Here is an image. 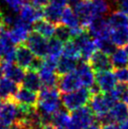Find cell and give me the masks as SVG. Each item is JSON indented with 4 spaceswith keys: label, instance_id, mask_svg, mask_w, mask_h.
<instances>
[{
    "label": "cell",
    "instance_id": "obj_1",
    "mask_svg": "<svg viewBox=\"0 0 128 129\" xmlns=\"http://www.w3.org/2000/svg\"><path fill=\"white\" fill-rule=\"evenodd\" d=\"M61 96L56 88H43L40 90L36 108L41 114L43 124L52 123L53 115L61 108Z\"/></svg>",
    "mask_w": 128,
    "mask_h": 129
},
{
    "label": "cell",
    "instance_id": "obj_2",
    "mask_svg": "<svg viewBox=\"0 0 128 129\" xmlns=\"http://www.w3.org/2000/svg\"><path fill=\"white\" fill-rule=\"evenodd\" d=\"M91 96L92 93L89 89L81 87L74 91L63 93L61 95V102L64 108L69 111H74L87 106L89 103Z\"/></svg>",
    "mask_w": 128,
    "mask_h": 129
},
{
    "label": "cell",
    "instance_id": "obj_3",
    "mask_svg": "<svg viewBox=\"0 0 128 129\" xmlns=\"http://www.w3.org/2000/svg\"><path fill=\"white\" fill-rule=\"evenodd\" d=\"M117 101L110 92H99L92 94L89 100V108L96 117H100L108 113L110 108L116 104Z\"/></svg>",
    "mask_w": 128,
    "mask_h": 129
},
{
    "label": "cell",
    "instance_id": "obj_4",
    "mask_svg": "<svg viewBox=\"0 0 128 129\" xmlns=\"http://www.w3.org/2000/svg\"><path fill=\"white\" fill-rule=\"evenodd\" d=\"M94 116L89 107H82L72 111L69 129H85L94 122Z\"/></svg>",
    "mask_w": 128,
    "mask_h": 129
},
{
    "label": "cell",
    "instance_id": "obj_5",
    "mask_svg": "<svg viewBox=\"0 0 128 129\" xmlns=\"http://www.w3.org/2000/svg\"><path fill=\"white\" fill-rule=\"evenodd\" d=\"M25 45L36 57L44 58L48 55V39L35 31L29 34L25 41Z\"/></svg>",
    "mask_w": 128,
    "mask_h": 129
},
{
    "label": "cell",
    "instance_id": "obj_6",
    "mask_svg": "<svg viewBox=\"0 0 128 129\" xmlns=\"http://www.w3.org/2000/svg\"><path fill=\"white\" fill-rule=\"evenodd\" d=\"M76 15L78 16L80 23L83 26L87 27L93 19L97 18L92 0H81L74 5Z\"/></svg>",
    "mask_w": 128,
    "mask_h": 129
},
{
    "label": "cell",
    "instance_id": "obj_7",
    "mask_svg": "<svg viewBox=\"0 0 128 129\" xmlns=\"http://www.w3.org/2000/svg\"><path fill=\"white\" fill-rule=\"evenodd\" d=\"M74 40L76 43V44L78 45L80 53H81V57L84 60L89 61L91 56L98 50L97 46H96L95 41L88 32V30H85L80 35L75 37Z\"/></svg>",
    "mask_w": 128,
    "mask_h": 129
},
{
    "label": "cell",
    "instance_id": "obj_8",
    "mask_svg": "<svg viewBox=\"0 0 128 129\" xmlns=\"http://www.w3.org/2000/svg\"><path fill=\"white\" fill-rule=\"evenodd\" d=\"M32 30H33V25H29L20 18H18L14 25L11 26L10 30L8 31V34L11 38V42L14 44L19 45V44H23V43H25Z\"/></svg>",
    "mask_w": 128,
    "mask_h": 129
},
{
    "label": "cell",
    "instance_id": "obj_9",
    "mask_svg": "<svg viewBox=\"0 0 128 129\" xmlns=\"http://www.w3.org/2000/svg\"><path fill=\"white\" fill-rule=\"evenodd\" d=\"M18 104L13 99H7L0 103V121L7 126L17 122Z\"/></svg>",
    "mask_w": 128,
    "mask_h": 129
},
{
    "label": "cell",
    "instance_id": "obj_10",
    "mask_svg": "<svg viewBox=\"0 0 128 129\" xmlns=\"http://www.w3.org/2000/svg\"><path fill=\"white\" fill-rule=\"evenodd\" d=\"M75 73L77 74L81 81L82 87L90 89L95 84L96 73L90 66L89 61L84 60V59L82 61H79L77 67L75 69Z\"/></svg>",
    "mask_w": 128,
    "mask_h": 129
},
{
    "label": "cell",
    "instance_id": "obj_11",
    "mask_svg": "<svg viewBox=\"0 0 128 129\" xmlns=\"http://www.w3.org/2000/svg\"><path fill=\"white\" fill-rule=\"evenodd\" d=\"M87 30L93 39L110 37L111 28L108 25L107 19L105 17H97L93 19L87 26Z\"/></svg>",
    "mask_w": 128,
    "mask_h": 129
},
{
    "label": "cell",
    "instance_id": "obj_12",
    "mask_svg": "<svg viewBox=\"0 0 128 129\" xmlns=\"http://www.w3.org/2000/svg\"><path fill=\"white\" fill-rule=\"evenodd\" d=\"M14 45L8 34V31H5L0 38V61L14 62L16 57V48Z\"/></svg>",
    "mask_w": 128,
    "mask_h": 129
},
{
    "label": "cell",
    "instance_id": "obj_13",
    "mask_svg": "<svg viewBox=\"0 0 128 129\" xmlns=\"http://www.w3.org/2000/svg\"><path fill=\"white\" fill-rule=\"evenodd\" d=\"M118 80L116 78L115 73L112 71H105V72L96 73L95 83L99 87L101 92H109L117 86Z\"/></svg>",
    "mask_w": 128,
    "mask_h": 129
},
{
    "label": "cell",
    "instance_id": "obj_14",
    "mask_svg": "<svg viewBox=\"0 0 128 129\" xmlns=\"http://www.w3.org/2000/svg\"><path fill=\"white\" fill-rule=\"evenodd\" d=\"M89 63L92 67L95 73L110 71L113 68L111 62V57L109 55L104 53L102 51L97 50L89 58Z\"/></svg>",
    "mask_w": 128,
    "mask_h": 129
},
{
    "label": "cell",
    "instance_id": "obj_15",
    "mask_svg": "<svg viewBox=\"0 0 128 129\" xmlns=\"http://www.w3.org/2000/svg\"><path fill=\"white\" fill-rule=\"evenodd\" d=\"M81 87V81H80V79H79L77 74L75 73V71L69 73V74L59 75L57 88L63 93L74 91L75 90H78Z\"/></svg>",
    "mask_w": 128,
    "mask_h": 129
},
{
    "label": "cell",
    "instance_id": "obj_16",
    "mask_svg": "<svg viewBox=\"0 0 128 129\" xmlns=\"http://www.w3.org/2000/svg\"><path fill=\"white\" fill-rule=\"evenodd\" d=\"M19 18L29 25H34L36 22L43 18V10L30 4H25L19 11Z\"/></svg>",
    "mask_w": 128,
    "mask_h": 129
},
{
    "label": "cell",
    "instance_id": "obj_17",
    "mask_svg": "<svg viewBox=\"0 0 128 129\" xmlns=\"http://www.w3.org/2000/svg\"><path fill=\"white\" fill-rule=\"evenodd\" d=\"M18 105H24L29 107H36L39 100V94L36 91L28 90L25 87L19 88L17 92L12 98Z\"/></svg>",
    "mask_w": 128,
    "mask_h": 129
},
{
    "label": "cell",
    "instance_id": "obj_18",
    "mask_svg": "<svg viewBox=\"0 0 128 129\" xmlns=\"http://www.w3.org/2000/svg\"><path fill=\"white\" fill-rule=\"evenodd\" d=\"M111 122L123 123L128 121V105L123 101H119L108 111Z\"/></svg>",
    "mask_w": 128,
    "mask_h": 129
},
{
    "label": "cell",
    "instance_id": "obj_19",
    "mask_svg": "<svg viewBox=\"0 0 128 129\" xmlns=\"http://www.w3.org/2000/svg\"><path fill=\"white\" fill-rule=\"evenodd\" d=\"M36 56L32 51L29 49L25 44H19L16 48V57H15V62L22 68L27 69L28 70L31 67V64Z\"/></svg>",
    "mask_w": 128,
    "mask_h": 129
},
{
    "label": "cell",
    "instance_id": "obj_20",
    "mask_svg": "<svg viewBox=\"0 0 128 129\" xmlns=\"http://www.w3.org/2000/svg\"><path fill=\"white\" fill-rule=\"evenodd\" d=\"M3 63V71L5 77L11 79L17 84H22L23 79L25 77V69L14 62H2Z\"/></svg>",
    "mask_w": 128,
    "mask_h": 129
},
{
    "label": "cell",
    "instance_id": "obj_21",
    "mask_svg": "<svg viewBox=\"0 0 128 129\" xmlns=\"http://www.w3.org/2000/svg\"><path fill=\"white\" fill-rule=\"evenodd\" d=\"M22 86L28 90L36 91V92L40 91L43 88L39 73L34 70H30V69H28L25 72V77L22 82Z\"/></svg>",
    "mask_w": 128,
    "mask_h": 129
},
{
    "label": "cell",
    "instance_id": "obj_22",
    "mask_svg": "<svg viewBox=\"0 0 128 129\" xmlns=\"http://www.w3.org/2000/svg\"><path fill=\"white\" fill-rule=\"evenodd\" d=\"M38 73L40 75L43 88H56V87H57L58 79H59L58 75H59L57 73V71H52L49 69L41 67Z\"/></svg>",
    "mask_w": 128,
    "mask_h": 129
},
{
    "label": "cell",
    "instance_id": "obj_23",
    "mask_svg": "<svg viewBox=\"0 0 128 129\" xmlns=\"http://www.w3.org/2000/svg\"><path fill=\"white\" fill-rule=\"evenodd\" d=\"M56 26H57L56 24H53L45 19H41L33 25V31L39 33L47 39H50L55 36Z\"/></svg>",
    "mask_w": 128,
    "mask_h": 129
},
{
    "label": "cell",
    "instance_id": "obj_24",
    "mask_svg": "<svg viewBox=\"0 0 128 129\" xmlns=\"http://www.w3.org/2000/svg\"><path fill=\"white\" fill-rule=\"evenodd\" d=\"M64 8L54 5V4H48L46 7H44L43 10V18L47 21L51 22L53 24H59L61 22V16Z\"/></svg>",
    "mask_w": 128,
    "mask_h": 129
},
{
    "label": "cell",
    "instance_id": "obj_25",
    "mask_svg": "<svg viewBox=\"0 0 128 129\" xmlns=\"http://www.w3.org/2000/svg\"><path fill=\"white\" fill-rule=\"evenodd\" d=\"M71 115L66 108H60L53 115L52 124L57 129H69Z\"/></svg>",
    "mask_w": 128,
    "mask_h": 129
},
{
    "label": "cell",
    "instance_id": "obj_26",
    "mask_svg": "<svg viewBox=\"0 0 128 129\" xmlns=\"http://www.w3.org/2000/svg\"><path fill=\"white\" fill-rule=\"evenodd\" d=\"M77 64H78V59L61 56L57 61V73L59 75H62L65 74L75 72L77 67Z\"/></svg>",
    "mask_w": 128,
    "mask_h": 129
},
{
    "label": "cell",
    "instance_id": "obj_27",
    "mask_svg": "<svg viewBox=\"0 0 128 129\" xmlns=\"http://www.w3.org/2000/svg\"><path fill=\"white\" fill-rule=\"evenodd\" d=\"M107 22L111 29L128 27V15L120 11H114L109 14Z\"/></svg>",
    "mask_w": 128,
    "mask_h": 129
},
{
    "label": "cell",
    "instance_id": "obj_28",
    "mask_svg": "<svg viewBox=\"0 0 128 129\" xmlns=\"http://www.w3.org/2000/svg\"><path fill=\"white\" fill-rule=\"evenodd\" d=\"M60 23L69 26L70 28H75V27L82 25L78 16L76 15L75 10H74V8L68 7V6H66L63 9Z\"/></svg>",
    "mask_w": 128,
    "mask_h": 129
},
{
    "label": "cell",
    "instance_id": "obj_29",
    "mask_svg": "<svg viewBox=\"0 0 128 129\" xmlns=\"http://www.w3.org/2000/svg\"><path fill=\"white\" fill-rule=\"evenodd\" d=\"M19 84L13 82L12 80L7 78V77H2L0 79V91L4 95L5 99H12L15 93L17 92L19 89Z\"/></svg>",
    "mask_w": 128,
    "mask_h": 129
},
{
    "label": "cell",
    "instance_id": "obj_30",
    "mask_svg": "<svg viewBox=\"0 0 128 129\" xmlns=\"http://www.w3.org/2000/svg\"><path fill=\"white\" fill-rule=\"evenodd\" d=\"M110 57L114 69L128 66V53L122 47H117Z\"/></svg>",
    "mask_w": 128,
    "mask_h": 129
},
{
    "label": "cell",
    "instance_id": "obj_31",
    "mask_svg": "<svg viewBox=\"0 0 128 129\" xmlns=\"http://www.w3.org/2000/svg\"><path fill=\"white\" fill-rule=\"evenodd\" d=\"M110 38L117 47H123L128 43V27L111 29Z\"/></svg>",
    "mask_w": 128,
    "mask_h": 129
},
{
    "label": "cell",
    "instance_id": "obj_32",
    "mask_svg": "<svg viewBox=\"0 0 128 129\" xmlns=\"http://www.w3.org/2000/svg\"><path fill=\"white\" fill-rule=\"evenodd\" d=\"M63 43H61L57 38H50L48 40V57L58 59L63 53Z\"/></svg>",
    "mask_w": 128,
    "mask_h": 129
},
{
    "label": "cell",
    "instance_id": "obj_33",
    "mask_svg": "<svg viewBox=\"0 0 128 129\" xmlns=\"http://www.w3.org/2000/svg\"><path fill=\"white\" fill-rule=\"evenodd\" d=\"M94 41H95L97 49L109 56H111L114 51L117 49L116 44L112 42L110 37H103L99 39H94Z\"/></svg>",
    "mask_w": 128,
    "mask_h": 129
},
{
    "label": "cell",
    "instance_id": "obj_34",
    "mask_svg": "<svg viewBox=\"0 0 128 129\" xmlns=\"http://www.w3.org/2000/svg\"><path fill=\"white\" fill-rule=\"evenodd\" d=\"M62 56L72 57V58H75V59H79L81 57L80 49H79L78 45L76 44V43L75 42L74 39L64 43Z\"/></svg>",
    "mask_w": 128,
    "mask_h": 129
},
{
    "label": "cell",
    "instance_id": "obj_35",
    "mask_svg": "<svg viewBox=\"0 0 128 129\" xmlns=\"http://www.w3.org/2000/svg\"><path fill=\"white\" fill-rule=\"evenodd\" d=\"M55 38L59 40L61 43H67L69 41L73 40V35H72L71 28L65 25L62 23L57 24L56 26V31H55Z\"/></svg>",
    "mask_w": 128,
    "mask_h": 129
},
{
    "label": "cell",
    "instance_id": "obj_36",
    "mask_svg": "<svg viewBox=\"0 0 128 129\" xmlns=\"http://www.w3.org/2000/svg\"><path fill=\"white\" fill-rule=\"evenodd\" d=\"M97 17H105L111 11V6L107 0H92Z\"/></svg>",
    "mask_w": 128,
    "mask_h": 129
},
{
    "label": "cell",
    "instance_id": "obj_37",
    "mask_svg": "<svg viewBox=\"0 0 128 129\" xmlns=\"http://www.w3.org/2000/svg\"><path fill=\"white\" fill-rule=\"evenodd\" d=\"M4 5L7 7V10L15 13H19L24 5H25L24 0H2Z\"/></svg>",
    "mask_w": 128,
    "mask_h": 129
},
{
    "label": "cell",
    "instance_id": "obj_38",
    "mask_svg": "<svg viewBox=\"0 0 128 129\" xmlns=\"http://www.w3.org/2000/svg\"><path fill=\"white\" fill-rule=\"evenodd\" d=\"M115 75L119 83L128 84V66L115 69Z\"/></svg>",
    "mask_w": 128,
    "mask_h": 129
},
{
    "label": "cell",
    "instance_id": "obj_39",
    "mask_svg": "<svg viewBox=\"0 0 128 129\" xmlns=\"http://www.w3.org/2000/svg\"><path fill=\"white\" fill-rule=\"evenodd\" d=\"M116 9H118V11L128 15V0H118Z\"/></svg>",
    "mask_w": 128,
    "mask_h": 129
},
{
    "label": "cell",
    "instance_id": "obj_40",
    "mask_svg": "<svg viewBox=\"0 0 128 129\" xmlns=\"http://www.w3.org/2000/svg\"><path fill=\"white\" fill-rule=\"evenodd\" d=\"M49 0H30V3L40 9H43L44 7H46L47 5L49 4Z\"/></svg>",
    "mask_w": 128,
    "mask_h": 129
},
{
    "label": "cell",
    "instance_id": "obj_41",
    "mask_svg": "<svg viewBox=\"0 0 128 129\" xmlns=\"http://www.w3.org/2000/svg\"><path fill=\"white\" fill-rule=\"evenodd\" d=\"M49 1L51 4H54V5H57V6L62 8H65L67 6V4L69 3L68 0H49Z\"/></svg>",
    "mask_w": 128,
    "mask_h": 129
},
{
    "label": "cell",
    "instance_id": "obj_42",
    "mask_svg": "<svg viewBox=\"0 0 128 129\" xmlns=\"http://www.w3.org/2000/svg\"><path fill=\"white\" fill-rule=\"evenodd\" d=\"M102 129H120V126L117 125V123L115 122H111V123H107L102 126Z\"/></svg>",
    "mask_w": 128,
    "mask_h": 129
},
{
    "label": "cell",
    "instance_id": "obj_43",
    "mask_svg": "<svg viewBox=\"0 0 128 129\" xmlns=\"http://www.w3.org/2000/svg\"><path fill=\"white\" fill-rule=\"evenodd\" d=\"M85 129H102V125L96 122H93V123H91V124H90V125H89L88 127H86Z\"/></svg>",
    "mask_w": 128,
    "mask_h": 129
},
{
    "label": "cell",
    "instance_id": "obj_44",
    "mask_svg": "<svg viewBox=\"0 0 128 129\" xmlns=\"http://www.w3.org/2000/svg\"><path fill=\"white\" fill-rule=\"evenodd\" d=\"M42 129H57V128H56L52 123H49V124H44V125L42 127Z\"/></svg>",
    "mask_w": 128,
    "mask_h": 129
},
{
    "label": "cell",
    "instance_id": "obj_45",
    "mask_svg": "<svg viewBox=\"0 0 128 129\" xmlns=\"http://www.w3.org/2000/svg\"><path fill=\"white\" fill-rule=\"evenodd\" d=\"M5 27H6V26H5V25L0 22V38H1V36L3 35V33L6 31V30H5Z\"/></svg>",
    "mask_w": 128,
    "mask_h": 129
},
{
    "label": "cell",
    "instance_id": "obj_46",
    "mask_svg": "<svg viewBox=\"0 0 128 129\" xmlns=\"http://www.w3.org/2000/svg\"><path fill=\"white\" fill-rule=\"evenodd\" d=\"M4 75V71H3V63L0 61V79L2 78V76Z\"/></svg>",
    "mask_w": 128,
    "mask_h": 129
},
{
    "label": "cell",
    "instance_id": "obj_47",
    "mask_svg": "<svg viewBox=\"0 0 128 129\" xmlns=\"http://www.w3.org/2000/svg\"><path fill=\"white\" fill-rule=\"evenodd\" d=\"M120 129H128V122H125L120 125Z\"/></svg>",
    "mask_w": 128,
    "mask_h": 129
},
{
    "label": "cell",
    "instance_id": "obj_48",
    "mask_svg": "<svg viewBox=\"0 0 128 129\" xmlns=\"http://www.w3.org/2000/svg\"><path fill=\"white\" fill-rule=\"evenodd\" d=\"M68 1H69V3L71 4V5L74 6V5H75L76 3H78L79 1H81V0H68Z\"/></svg>",
    "mask_w": 128,
    "mask_h": 129
},
{
    "label": "cell",
    "instance_id": "obj_49",
    "mask_svg": "<svg viewBox=\"0 0 128 129\" xmlns=\"http://www.w3.org/2000/svg\"><path fill=\"white\" fill-rule=\"evenodd\" d=\"M5 100H7V99H5L4 95L2 94V92L0 91V103H1V102H3V101H5Z\"/></svg>",
    "mask_w": 128,
    "mask_h": 129
},
{
    "label": "cell",
    "instance_id": "obj_50",
    "mask_svg": "<svg viewBox=\"0 0 128 129\" xmlns=\"http://www.w3.org/2000/svg\"><path fill=\"white\" fill-rule=\"evenodd\" d=\"M123 102H125L126 104L128 105V93H127V95L125 96V98H124V100H123Z\"/></svg>",
    "mask_w": 128,
    "mask_h": 129
},
{
    "label": "cell",
    "instance_id": "obj_51",
    "mask_svg": "<svg viewBox=\"0 0 128 129\" xmlns=\"http://www.w3.org/2000/svg\"><path fill=\"white\" fill-rule=\"evenodd\" d=\"M125 50H126V52L128 53V43L126 44V45H125Z\"/></svg>",
    "mask_w": 128,
    "mask_h": 129
},
{
    "label": "cell",
    "instance_id": "obj_52",
    "mask_svg": "<svg viewBox=\"0 0 128 129\" xmlns=\"http://www.w3.org/2000/svg\"><path fill=\"white\" fill-rule=\"evenodd\" d=\"M127 122H128V121H127Z\"/></svg>",
    "mask_w": 128,
    "mask_h": 129
}]
</instances>
